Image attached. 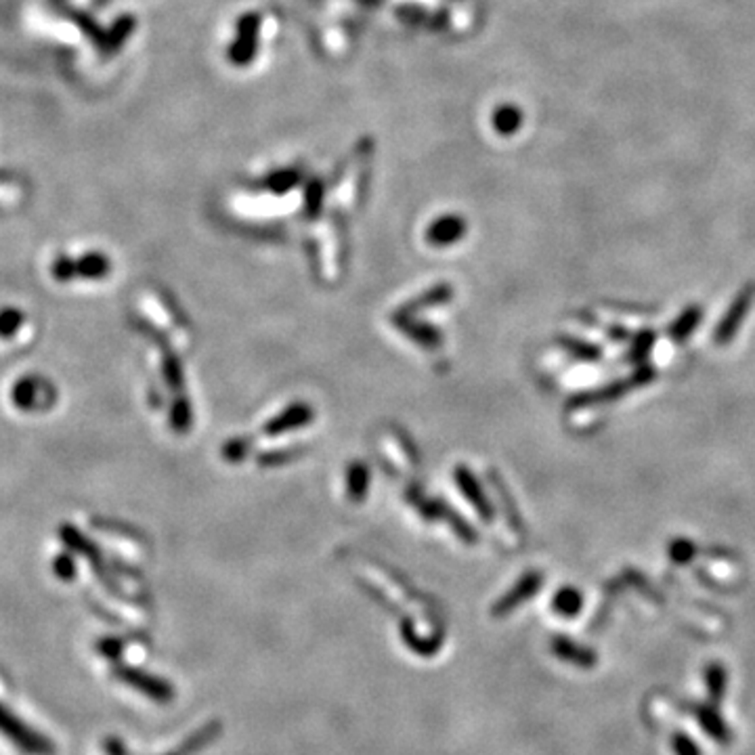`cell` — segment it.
Wrapping results in <instances>:
<instances>
[{
  "mask_svg": "<svg viewBox=\"0 0 755 755\" xmlns=\"http://www.w3.org/2000/svg\"><path fill=\"white\" fill-rule=\"evenodd\" d=\"M0 732H3L13 745H17L19 750L25 751L28 755H53L55 753V745L50 743L44 734L36 732L34 728L25 726L15 714L9 712V709L3 705V703H0Z\"/></svg>",
  "mask_w": 755,
  "mask_h": 755,
  "instance_id": "1",
  "label": "cell"
},
{
  "mask_svg": "<svg viewBox=\"0 0 755 755\" xmlns=\"http://www.w3.org/2000/svg\"><path fill=\"white\" fill-rule=\"evenodd\" d=\"M259 44H260V15L259 13H244L240 17L238 28H235V38L233 42L229 44L227 59L233 63L235 68H246L256 59L259 55Z\"/></svg>",
  "mask_w": 755,
  "mask_h": 755,
  "instance_id": "2",
  "label": "cell"
},
{
  "mask_svg": "<svg viewBox=\"0 0 755 755\" xmlns=\"http://www.w3.org/2000/svg\"><path fill=\"white\" fill-rule=\"evenodd\" d=\"M114 676H116L118 680H123L124 684H128V687L137 688L139 693H143L145 696H150V699L158 703H168L175 699V688H172L170 682H166L158 676L147 674V671L143 669L116 668Z\"/></svg>",
  "mask_w": 755,
  "mask_h": 755,
  "instance_id": "3",
  "label": "cell"
},
{
  "mask_svg": "<svg viewBox=\"0 0 755 755\" xmlns=\"http://www.w3.org/2000/svg\"><path fill=\"white\" fill-rule=\"evenodd\" d=\"M693 712H695L696 722H699V726L709 734V739H714L715 743H720V745L732 743V731L728 728L724 718L718 714L715 705H712V703H709V705H696Z\"/></svg>",
  "mask_w": 755,
  "mask_h": 755,
  "instance_id": "4",
  "label": "cell"
},
{
  "mask_svg": "<svg viewBox=\"0 0 755 755\" xmlns=\"http://www.w3.org/2000/svg\"><path fill=\"white\" fill-rule=\"evenodd\" d=\"M552 652L562 661L578 665V668H594L598 663V655L592 649H586L573 640H567L565 636H556L552 640Z\"/></svg>",
  "mask_w": 755,
  "mask_h": 755,
  "instance_id": "5",
  "label": "cell"
},
{
  "mask_svg": "<svg viewBox=\"0 0 755 755\" xmlns=\"http://www.w3.org/2000/svg\"><path fill=\"white\" fill-rule=\"evenodd\" d=\"M464 232H466V223L462 221V216L447 214L434 221L431 229H428V241L437 246H447L462 238Z\"/></svg>",
  "mask_w": 755,
  "mask_h": 755,
  "instance_id": "6",
  "label": "cell"
},
{
  "mask_svg": "<svg viewBox=\"0 0 755 755\" xmlns=\"http://www.w3.org/2000/svg\"><path fill=\"white\" fill-rule=\"evenodd\" d=\"M535 590H540V578H535V575H531V578H527L524 581H521V584H518L514 590H512L508 596H504L500 603L496 605V609H494V615L496 617H502V615H508V613L512 611V609H516L518 605L523 603V600H527L531 594H533Z\"/></svg>",
  "mask_w": 755,
  "mask_h": 755,
  "instance_id": "7",
  "label": "cell"
},
{
  "mask_svg": "<svg viewBox=\"0 0 755 755\" xmlns=\"http://www.w3.org/2000/svg\"><path fill=\"white\" fill-rule=\"evenodd\" d=\"M705 687L707 696L712 705L718 707L726 696L728 688V671L722 663H709L705 668Z\"/></svg>",
  "mask_w": 755,
  "mask_h": 755,
  "instance_id": "8",
  "label": "cell"
},
{
  "mask_svg": "<svg viewBox=\"0 0 755 755\" xmlns=\"http://www.w3.org/2000/svg\"><path fill=\"white\" fill-rule=\"evenodd\" d=\"M491 123H494L496 131L504 134V137H512V134L523 126V112L518 110L516 105L510 104L500 105L494 112V120H491Z\"/></svg>",
  "mask_w": 755,
  "mask_h": 755,
  "instance_id": "9",
  "label": "cell"
},
{
  "mask_svg": "<svg viewBox=\"0 0 755 755\" xmlns=\"http://www.w3.org/2000/svg\"><path fill=\"white\" fill-rule=\"evenodd\" d=\"M221 728H223L221 722H213V724H208L206 728H202L200 732H196L194 737L187 739V743L178 747V750L175 753H170V755H191V753H196L197 750H202V747L213 743V741L216 739V734H221Z\"/></svg>",
  "mask_w": 755,
  "mask_h": 755,
  "instance_id": "10",
  "label": "cell"
},
{
  "mask_svg": "<svg viewBox=\"0 0 755 755\" xmlns=\"http://www.w3.org/2000/svg\"><path fill=\"white\" fill-rule=\"evenodd\" d=\"M300 181V172L294 168H284L275 170L265 178V187L271 189L273 194H286V191L294 189Z\"/></svg>",
  "mask_w": 755,
  "mask_h": 755,
  "instance_id": "11",
  "label": "cell"
},
{
  "mask_svg": "<svg viewBox=\"0 0 755 755\" xmlns=\"http://www.w3.org/2000/svg\"><path fill=\"white\" fill-rule=\"evenodd\" d=\"M134 25H137V22H134L131 15L120 17L118 22L114 23L110 34H107V50H116V49L123 47L126 38L131 36V32L134 30Z\"/></svg>",
  "mask_w": 755,
  "mask_h": 755,
  "instance_id": "12",
  "label": "cell"
},
{
  "mask_svg": "<svg viewBox=\"0 0 755 755\" xmlns=\"http://www.w3.org/2000/svg\"><path fill=\"white\" fill-rule=\"evenodd\" d=\"M556 611L562 613V615H575L581 609V598L575 590H562L554 600Z\"/></svg>",
  "mask_w": 755,
  "mask_h": 755,
  "instance_id": "13",
  "label": "cell"
},
{
  "mask_svg": "<svg viewBox=\"0 0 755 755\" xmlns=\"http://www.w3.org/2000/svg\"><path fill=\"white\" fill-rule=\"evenodd\" d=\"M671 750H674L676 755H703L701 747L696 745L687 732L671 734Z\"/></svg>",
  "mask_w": 755,
  "mask_h": 755,
  "instance_id": "14",
  "label": "cell"
},
{
  "mask_svg": "<svg viewBox=\"0 0 755 755\" xmlns=\"http://www.w3.org/2000/svg\"><path fill=\"white\" fill-rule=\"evenodd\" d=\"M322 197H323V183L319 178H313V181L306 185V210L309 213H317L322 208Z\"/></svg>",
  "mask_w": 755,
  "mask_h": 755,
  "instance_id": "15",
  "label": "cell"
},
{
  "mask_svg": "<svg viewBox=\"0 0 755 755\" xmlns=\"http://www.w3.org/2000/svg\"><path fill=\"white\" fill-rule=\"evenodd\" d=\"M99 650L101 655H105L107 659H112V661H116L120 657V652H123V644L118 642V640H104V642L99 644Z\"/></svg>",
  "mask_w": 755,
  "mask_h": 755,
  "instance_id": "16",
  "label": "cell"
},
{
  "mask_svg": "<svg viewBox=\"0 0 755 755\" xmlns=\"http://www.w3.org/2000/svg\"><path fill=\"white\" fill-rule=\"evenodd\" d=\"M105 751L107 755H126V747L123 745V741L120 739L110 737L105 741Z\"/></svg>",
  "mask_w": 755,
  "mask_h": 755,
  "instance_id": "17",
  "label": "cell"
}]
</instances>
